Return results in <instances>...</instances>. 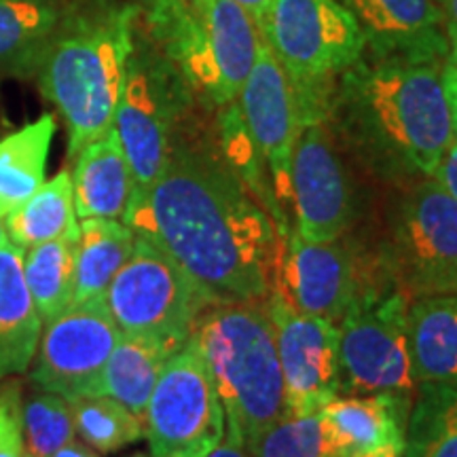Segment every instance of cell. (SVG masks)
Instances as JSON below:
<instances>
[{
	"instance_id": "cell-1",
	"label": "cell",
	"mask_w": 457,
	"mask_h": 457,
	"mask_svg": "<svg viewBox=\"0 0 457 457\" xmlns=\"http://www.w3.org/2000/svg\"><path fill=\"white\" fill-rule=\"evenodd\" d=\"M123 222L168 253L214 305L270 295L282 250L276 222L199 129L176 146L151 191L129 202Z\"/></svg>"
},
{
	"instance_id": "cell-2",
	"label": "cell",
	"mask_w": 457,
	"mask_h": 457,
	"mask_svg": "<svg viewBox=\"0 0 457 457\" xmlns=\"http://www.w3.org/2000/svg\"><path fill=\"white\" fill-rule=\"evenodd\" d=\"M443 64L362 51L337 79L327 123L341 151L377 182L432 179L455 140Z\"/></svg>"
},
{
	"instance_id": "cell-3",
	"label": "cell",
	"mask_w": 457,
	"mask_h": 457,
	"mask_svg": "<svg viewBox=\"0 0 457 457\" xmlns=\"http://www.w3.org/2000/svg\"><path fill=\"white\" fill-rule=\"evenodd\" d=\"M390 188L379 212L362 214L347 233L367 284L409 303L457 293V199L434 179Z\"/></svg>"
},
{
	"instance_id": "cell-4",
	"label": "cell",
	"mask_w": 457,
	"mask_h": 457,
	"mask_svg": "<svg viewBox=\"0 0 457 457\" xmlns=\"http://www.w3.org/2000/svg\"><path fill=\"white\" fill-rule=\"evenodd\" d=\"M193 335L225 411V441L248 451L288 413L276 328L265 301L212 305Z\"/></svg>"
},
{
	"instance_id": "cell-5",
	"label": "cell",
	"mask_w": 457,
	"mask_h": 457,
	"mask_svg": "<svg viewBox=\"0 0 457 457\" xmlns=\"http://www.w3.org/2000/svg\"><path fill=\"white\" fill-rule=\"evenodd\" d=\"M142 20L197 102L219 111L239 98L262 41L248 11L233 0H145Z\"/></svg>"
},
{
	"instance_id": "cell-6",
	"label": "cell",
	"mask_w": 457,
	"mask_h": 457,
	"mask_svg": "<svg viewBox=\"0 0 457 457\" xmlns=\"http://www.w3.org/2000/svg\"><path fill=\"white\" fill-rule=\"evenodd\" d=\"M134 17V9L108 11L45 51L41 87L64 119L71 159L112 128L136 43Z\"/></svg>"
},
{
	"instance_id": "cell-7",
	"label": "cell",
	"mask_w": 457,
	"mask_h": 457,
	"mask_svg": "<svg viewBox=\"0 0 457 457\" xmlns=\"http://www.w3.org/2000/svg\"><path fill=\"white\" fill-rule=\"evenodd\" d=\"M295 89L299 121H327L333 87L362 55L364 37L337 0H271L259 24Z\"/></svg>"
},
{
	"instance_id": "cell-8",
	"label": "cell",
	"mask_w": 457,
	"mask_h": 457,
	"mask_svg": "<svg viewBox=\"0 0 457 457\" xmlns=\"http://www.w3.org/2000/svg\"><path fill=\"white\" fill-rule=\"evenodd\" d=\"M195 102L182 74L155 47L134 43L112 123L134 179L129 202L151 191L176 146L197 131Z\"/></svg>"
},
{
	"instance_id": "cell-9",
	"label": "cell",
	"mask_w": 457,
	"mask_h": 457,
	"mask_svg": "<svg viewBox=\"0 0 457 457\" xmlns=\"http://www.w3.org/2000/svg\"><path fill=\"white\" fill-rule=\"evenodd\" d=\"M407 296L369 286L352 303L339 328V396L413 400L417 379L409 350Z\"/></svg>"
},
{
	"instance_id": "cell-10",
	"label": "cell",
	"mask_w": 457,
	"mask_h": 457,
	"mask_svg": "<svg viewBox=\"0 0 457 457\" xmlns=\"http://www.w3.org/2000/svg\"><path fill=\"white\" fill-rule=\"evenodd\" d=\"M121 333L148 335L182 347L214 305L188 273L151 239L136 236L134 253L104 295Z\"/></svg>"
},
{
	"instance_id": "cell-11",
	"label": "cell",
	"mask_w": 457,
	"mask_h": 457,
	"mask_svg": "<svg viewBox=\"0 0 457 457\" xmlns=\"http://www.w3.org/2000/svg\"><path fill=\"white\" fill-rule=\"evenodd\" d=\"M148 457H204L227 438L225 411L195 335L159 375L145 413Z\"/></svg>"
},
{
	"instance_id": "cell-12",
	"label": "cell",
	"mask_w": 457,
	"mask_h": 457,
	"mask_svg": "<svg viewBox=\"0 0 457 457\" xmlns=\"http://www.w3.org/2000/svg\"><path fill=\"white\" fill-rule=\"evenodd\" d=\"M290 188L295 228L313 242L343 237L362 216L356 185L327 121L303 123L299 128Z\"/></svg>"
},
{
	"instance_id": "cell-13",
	"label": "cell",
	"mask_w": 457,
	"mask_h": 457,
	"mask_svg": "<svg viewBox=\"0 0 457 457\" xmlns=\"http://www.w3.org/2000/svg\"><path fill=\"white\" fill-rule=\"evenodd\" d=\"M119 339L121 330L104 299L71 305L43 324L30 381L37 390L60 394L68 403L98 396L102 370Z\"/></svg>"
},
{
	"instance_id": "cell-14",
	"label": "cell",
	"mask_w": 457,
	"mask_h": 457,
	"mask_svg": "<svg viewBox=\"0 0 457 457\" xmlns=\"http://www.w3.org/2000/svg\"><path fill=\"white\" fill-rule=\"evenodd\" d=\"M271 288L279 290L295 310L339 324L369 284L347 233L313 242L293 227L282 239Z\"/></svg>"
},
{
	"instance_id": "cell-15",
	"label": "cell",
	"mask_w": 457,
	"mask_h": 457,
	"mask_svg": "<svg viewBox=\"0 0 457 457\" xmlns=\"http://www.w3.org/2000/svg\"><path fill=\"white\" fill-rule=\"evenodd\" d=\"M265 307L276 328L286 415H316L339 396V328L330 320L295 310L276 288Z\"/></svg>"
},
{
	"instance_id": "cell-16",
	"label": "cell",
	"mask_w": 457,
	"mask_h": 457,
	"mask_svg": "<svg viewBox=\"0 0 457 457\" xmlns=\"http://www.w3.org/2000/svg\"><path fill=\"white\" fill-rule=\"evenodd\" d=\"M237 104L245 128L267 165L276 202L290 220L293 212L290 165H293L295 140L301 128L299 108H296L293 85L265 41H261L259 55L239 91Z\"/></svg>"
},
{
	"instance_id": "cell-17",
	"label": "cell",
	"mask_w": 457,
	"mask_h": 457,
	"mask_svg": "<svg viewBox=\"0 0 457 457\" xmlns=\"http://www.w3.org/2000/svg\"><path fill=\"white\" fill-rule=\"evenodd\" d=\"M337 3L358 24L367 54L447 62L449 43L436 0H337Z\"/></svg>"
},
{
	"instance_id": "cell-18",
	"label": "cell",
	"mask_w": 457,
	"mask_h": 457,
	"mask_svg": "<svg viewBox=\"0 0 457 457\" xmlns=\"http://www.w3.org/2000/svg\"><path fill=\"white\" fill-rule=\"evenodd\" d=\"M413 400L398 396H337L320 411L327 457H353L364 451L404 445Z\"/></svg>"
},
{
	"instance_id": "cell-19",
	"label": "cell",
	"mask_w": 457,
	"mask_h": 457,
	"mask_svg": "<svg viewBox=\"0 0 457 457\" xmlns=\"http://www.w3.org/2000/svg\"><path fill=\"white\" fill-rule=\"evenodd\" d=\"M71 179L79 220L125 219L134 191V179L114 128L89 142L74 157Z\"/></svg>"
},
{
	"instance_id": "cell-20",
	"label": "cell",
	"mask_w": 457,
	"mask_h": 457,
	"mask_svg": "<svg viewBox=\"0 0 457 457\" xmlns=\"http://www.w3.org/2000/svg\"><path fill=\"white\" fill-rule=\"evenodd\" d=\"M43 333V320L24 278V250L0 248V381L30 367Z\"/></svg>"
},
{
	"instance_id": "cell-21",
	"label": "cell",
	"mask_w": 457,
	"mask_h": 457,
	"mask_svg": "<svg viewBox=\"0 0 457 457\" xmlns=\"http://www.w3.org/2000/svg\"><path fill=\"white\" fill-rule=\"evenodd\" d=\"M407 327L417 384H457V293L411 301Z\"/></svg>"
},
{
	"instance_id": "cell-22",
	"label": "cell",
	"mask_w": 457,
	"mask_h": 457,
	"mask_svg": "<svg viewBox=\"0 0 457 457\" xmlns=\"http://www.w3.org/2000/svg\"><path fill=\"white\" fill-rule=\"evenodd\" d=\"M180 347L148 335L121 333L100 377L98 396H111L145 421L151 398L165 362Z\"/></svg>"
},
{
	"instance_id": "cell-23",
	"label": "cell",
	"mask_w": 457,
	"mask_h": 457,
	"mask_svg": "<svg viewBox=\"0 0 457 457\" xmlns=\"http://www.w3.org/2000/svg\"><path fill=\"white\" fill-rule=\"evenodd\" d=\"M134 228L123 220L85 219L79 222L72 305L104 299L108 286L134 253Z\"/></svg>"
},
{
	"instance_id": "cell-24",
	"label": "cell",
	"mask_w": 457,
	"mask_h": 457,
	"mask_svg": "<svg viewBox=\"0 0 457 457\" xmlns=\"http://www.w3.org/2000/svg\"><path fill=\"white\" fill-rule=\"evenodd\" d=\"M54 134L55 119L43 114L0 140V216L15 212L43 187Z\"/></svg>"
},
{
	"instance_id": "cell-25",
	"label": "cell",
	"mask_w": 457,
	"mask_h": 457,
	"mask_svg": "<svg viewBox=\"0 0 457 457\" xmlns=\"http://www.w3.org/2000/svg\"><path fill=\"white\" fill-rule=\"evenodd\" d=\"M79 227L66 236L24 250V278L43 324L72 305Z\"/></svg>"
},
{
	"instance_id": "cell-26",
	"label": "cell",
	"mask_w": 457,
	"mask_h": 457,
	"mask_svg": "<svg viewBox=\"0 0 457 457\" xmlns=\"http://www.w3.org/2000/svg\"><path fill=\"white\" fill-rule=\"evenodd\" d=\"M77 227L72 179L66 170L45 180L26 204L4 216L9 244L21 250L66 236Z\"/></svg>"
},
{
	"instance_id": "cell-27",
	"label": "cell",
	"mask_w": 457,
	"mask_h": 457,
	"mask_svg": "<svg viewBox=\"0 0 457 457\" xmlns=\"http://www.w3.org/2000/svg\"><path fill=\"white\" fill-rule=\"evenodd\" d=\"M403 457H457V384L417 386Z\"/></svg>"
},
{
	"instance_id": "cell-28",
	"label": "cell",
	"mask_w": 457,
	"mask_h": 457,
	"mask_svg": "<svg viewBox=\"0 0 457 457\" xmlns=\"http://www.w3.org/2000/svg\"><path fill=\"white\" fill-rule=\"evenodd\" d=\"M55 20L38 0H0V68L41 64Z\"/></svg>"
},
{
	"instance_id": "cell-29",
	"label": "cell",
	"mask_w": 457,
	"mask_h": 457,
	"mask_svg": "<svg viewBox=\"0 0 457 457\" xmlns=\"http://www.w3.org/2000/svg\"><path fill=\"white\" fill-rule=\"evenodd\" d=\"M71 407L74 430L100 453H114L145 438V421L111 396H83Z\"/></svg>"
},
{
	"instance_id": "cell-30",
	"label": "cell",
	"mask_w": 457,
	"mask_h": 457,
	"mask_svg": "<svg viewBox=\"0 0 457 457\" xmlns=\"http://www.w3.org/2000/svg\"><path fill=\"white\" fill-rule=\"evenodd\" d=\"M26 457H51L74 438L72 407L64 396L37 390L21 404Z\"/></svg>"
},
{
	"instance_id": "cell-31",
	"label": "cell",
	"mask_w": 457,
	"mask_h": 457,
	"mask_svg": "<svg viewBox=\"0 0 457 457\" xmlns=\"http://www.w3.org/2000/svg\"><path fill=\"white\" fill-rule=\"evenodd\" d=\"M248 453L250 457H327L320 413L284 415L261 434Z\"/></svg>"
},
{
	"instance_id": "cell-32",
	"label": "cell",
	"mask_w": 457,
	"mask_h": 457,
	"mask_svg": "<svg viewBox=\"0 0 457 457\" xmlns=\"http://www.w3.org/2000/svg\"><path fill=\"white\" fill-rule=\"evenodd\" d=\"M21 404L20 381L13 377L0 381V457H26Z\"/></svg>"
},
{
	"instance_id": "cell-33",
	"label": "cell",
	"mask_w": 457,
	"mask_h": 457,
	"mask_svg": "<svg viewBox=\"0 0 457 457\" xmlns=\"http://www.w3.org/2000/svg\"><path fill=\"white\" fill-rule=\"evenodd\" d=\"M432 179L436 180L449 195H453L457 199V138L451 142L447 151H445L441 163H438Z\"/></svg>"
},
{
	"instance_id": "cell-34",
	"label": "cell",
	"mask_w": 457,
	"mask_h": 457,
	"mask_svg": "<svg viewBox=\"0 0 457 457\" xmlns=\"http://www.w3.org/2000/svg\"><path fill=\"white\" fill-rule=\"evenodd\" d=\"M438 9H441L445 34H447L449 55L447 62L457 64V0H436Z\"/></svg>"
},
{
	"instance_id": "cell-35",
	"label": "cell",
	"mask_w": 457,
	"mask_h": 457,
	"mask_svg": "<svg viewBox=\"0 0 457 457\" xmlns=\"http://www.w3.org/2000/svg\"><path fill=\"white\" fill-rule=\"evenodd\" d=\"M443 89L449 104L451 125H453V134L457 138V64H451V62L443 64Z\"/></svg>"
},
{
	"instance_id": "cell-36",
	"label": "cell",
	"mask_w": 457,
	"mask_h": 457,
	"mask_svg": "<svg viewBox=\"0 0 457 457\" xmlns=\"http://www.w3.org/2000/svg\"><path fill=\"white\" fill-rule=\"evenodd\" d=\"M51 457H100V455L98 451L91 449L87 443H79L72 438L71 443H66L64 447L57 449Z\"/></svg>"
},
{
	"instance_id": "cell-37",
	"label": "cell",
	"mask_w": 457,
	"mask_h": 457,
	"mask_svg": "<svg viewBox=\"0 0 457 457\" xmlns=\"http://www.w3.org/2000/svg\"><path fill=\"white\" fill-rule=\"evenodd\" d=\"M233 3H237L239 7L248 11L250 17H253L256 24H261V20L267 13V9H270L271 0H233Z\"/></svg>"
},
{
	"instance_id": "cell-38",
	"label": "cell",
	"mask_w": 457,
	"mask_h": 457,
	"mask_svg": "<svg viewBox=\"0 0 457 457\" xmlns=\"http://www.w3.org/2000/svg\"><path fill=\"white\" fill-rule=\"evenodd\" d=\"M204 457H250V453L245 449L237 447V445L222 441L219 447H216L214 451H210V453L204 455Z\"/></svg>"
},
{
	"instance_id": "cell-39",
	"label": "cell",
	"mask_w": 457,
	"mask_h": 457,
	"mask_svg": "<svg viewBox=\"0 0 457 457\" xmlns=\"http://www.w3.org/2000/svg\"><path fill=\"white\" fill-rule=\"evenodd\" d=\"M353 457H403V445H386V447H377Z\"/></svg>"
},
{
	"instance_id": "cell-40",
	"label": "cell",
	"mask_w": 457,
	"mask_h": 457,
	"mask_svg": "<svg viewBox=\"0 0 457 457\" xmlns=\"http://www.w3.org/2000/svg\"><path fill=\"white\" fill-rule=\"evenodd\" d=\"M7 228H4V216H0V248H3L4 244H7Z\"/></svg>"
},
{
	"instance_id": "cell-41",
	"label": "cell",
	"mask_w": 457,
	"mask_h": 457,
	"mask_svg": "<svg viewBox=\"0 0 457 457\" xmlns=\"http://www.w3.org/2000/svg\"><path fill=\"white\" fill-rule=\"evenodd\" d=\"M129 457H148L146 453H134V455H129Z\"/></svg>"
}]
</instances>
